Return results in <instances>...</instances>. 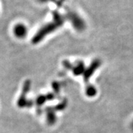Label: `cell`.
I'll use <instances>...</instances> for the list:
<instances>
[{"label":"cell","mask_w":133,"mask_h":133,"mask_svg":"<svg viewBox=\"0 0 133 133\" xmlns=\"http://www.w3.org/2000/svg\"><path fill=\"white\" fill-rule=\"evenodd\" d=\"M101 65V62L99 59H95L91 63L90 66L85 69L83 76H84V80L85 82H88L89 80V78L91 77L95 72V71H96L98 68Z\"/></svg>","instance_id":"277c9868"},{"label":"cell","mask_w":133,"mask_h":133,"mask_svg":"<svg viewBox=\"0 0 133 133\" xmlns=\"http://www.w3.org/2000/svg\"><path fill=\"white\" fill-rule=\"evenodd\" d=\"M13 33L18 39H24L26 37L28 33V29L24 24H16L13 28Z\"/></svg>","instance_id":"5b68a950"},{"label":"cell","mask_w":133,"mask_h":133,"mask_svg":"<svg viewBox=\"0 0 133 133\" xmlns=\"http://www.w3.org/2000/svg\"><path fill=\"white\" fill-rule=\"evenodd\" d=\"M85 66H84V63L81 61V62H76V64H74V66L72 65V68H71V70H72L73 74L75 76H78L81 74H83L85 71Z\"/></svg>","instance_id":"8992f818"},{"label":"cell","mask_w":133,"mask_h":133,"mask_svg":"<svg viewBox=\"0 0 133 133\" xmlns=\"http://www.w3.org/2000/svg\"><path fill=\"white\" fill-rule=\"evenodd\" d=\"M86 94L89 97H93L97 94V89L93 85H89L86 89Z\"/></svg>","instance_id":"ba28073f"},{"label":"cell","mask_w":133,"mask_h":133,"mask_svg":"<svg viewBox=\"0 0 133 133\" xmlns=\"http://www.w3.org/2000/svg\"><path fill=\"white\" fill-rule=\"evenodd\" d=\"M131 128H132V129L133 130V120H132V123H131Z\"/></svg>","instance_id":"8fae6325"},{"label":"cell","mask_w":133,"mask_h":133,"mask_svg":"<svg viewBox=\"0 0 133 133\" xmlns=\"http://www.w3.org/2000/svg\"><path fill=\"white\" fill-rule=\"evenodd\" d=\"M54 20L52 22L47 24L41 28L40 30L35 34L32 39V43L33 44L39 43L43 39L49 34L51 33L57 29L59 28L62 25L64 22V19L57 13L54 14Z\"/></svg>","instance_id":"6da1fadb"},{"label":"cell","mask_w":133,"mask_h":133,"mask_svg":"<svg viewBox=\"0 0 133 133\" xmlns=\"http://www.w3.org/2000/svg\"><path fill=\"white\" fill-rule=\"evenodd\" d=\"M30 81H25V83L24 84L23 89H22V94L19 97L18 100V106L19 108H24V107H29L31 106L30 105H32V102L30 101L26 100V95L29 91L30 88Z\"/></svg>","instance_id":"7a4b0ae2"},{"label":"cell","mask_w":133,"mask_h":133,"mask_svg":"<svg viewBox=\"0 0 133 133\" xmlns=\"http://www.w3.org/2000/svg\"><path fill=\"white\" fill-rule=\"evenodd\" d=\"M68 18L70 20L74 28L78 31H82L85 29V23L83 19L77 14L70 12L68 14Z\"/></svg>","instance_id":"3957f363"},{"label":"cell","mask_w":133,"mask_h":133,"mask_svg":"<svg viewBox=\"0 0 133 133\" xmlns=\"http://www.w3.org/2000/svg\"><path fill=\"white\" fill-rule=\"evenodd\" d=\"M46 101H47V97L45 96V95H40V96L37 97L36 103H37V105H41L43 103H45V102Z\"/></svg>","instance_id":"9c48e42d"},{"label":"cell","mask_w":133,"mask_h":133,"mask_svg":"<svg viewBox=\"0 0 133 133\" xmlns=\"http://www.w3.org/2000/svg\"><path fill=\"white\" fill-rule=\"evenodd\" d=\"M46 118H47V122L49 125H53L56 123V119L57 118H56L54 108H47V111H46Z\"/></svg>","instance_id":"52a82bcc"},{"label":"cell","mask_w":133,"mask_h":133,"mask_svg":"<svg viewBox=\"0 0 133 133\" xmlns=\"http://www.w3.org/2000/svg\"><path fill=\"white\" fill-rule=\"evenodd\" d=\"M66 105H67V102H66V101L64 100V101H62L60 103L57 104V106L54 108V110H56V111L57 110H63L66 107Z\"/></svg>","instance_id":"30bf717a"}]
</instances>
